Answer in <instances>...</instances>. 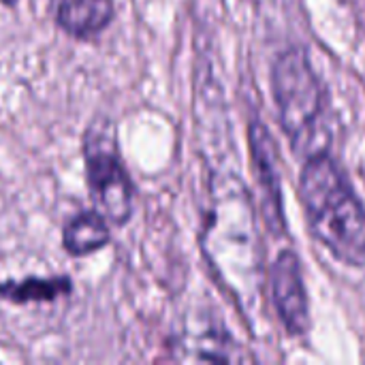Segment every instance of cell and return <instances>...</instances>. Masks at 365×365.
Segmentation results:
<instances>
[{"mask_svg":"<svg viewBox=\"0 0 365 365\" xmlns=\"http://www.w3.org/2000/svg\"><path fill=\"white\" fill-rule=\"evenodd\" d=\"M299 199L312 235L344 265H365V207L327 152L306 158Z\"/></svg>","mask_w":365,"mask_h":365,"instance_id":"6da1fadb","label":"cell"},{"mask_svg":"<svg viewBox=\"0 0 365 365\" xmlns=\"http://www.w3.org/2000/svg\"><path fill=\"white\" fill-rule=\"evenodd\" d=\"M203 252L237 302L255 297L261 276V248L252 201L242 182H220L203 235Z\"/></svg>","mask_w":365,"mask_h":365,"instance_id":"7a4b0ae2","label":"cell"},{"mask_svg":"<svg viewBox=\"0 0 365 365\" xmlns=\"http://www.w3.org/2000/svg\"><path fill=\"white\" fill-rule=\"evenodd\" d=\"M272 90L293 152L302 158L327 152L331 139L329 101L302 47H291L276 60Z\"/></svg>","mask_w":365,"mask_h":365,"instance_id":"3957f363","label":"cell"},{"mask_svg":"<svg viewBox=\"0 0 365 365\" xmlns=\"http://www.w3.org/2000/svg\"><path fill=\"white\" fill-rule=\"evenodd\" d=\"M81 152L94 210L111 225L124 227L133 216L135 184L122 160L115 122L98 113L83 130Z\"/></svg>","mask_w":365,"mask_h":365,"instance_id":"277c9868","label":"cell"},{"mask_svg":"<svg viewBox=\"0 0 365 365\" xmlns=\"http://www.w3.org/2000/svg\"><path fill=\"white\" fill-rule=\"evenodd\" d=\"M272 302L291 336H304L310 329V306L302 276V261L293 250H282L269 269Z\"/></svg>","mask_w":365,"mask_h":365,"instance_id":"5b68a950","label":"cell"},{"mask_svg":"<svg viewBox=\"0 0 365 365\" xmlns=\"http://www.w3.org/2000/svg\"><path fill=\"white\" fill-rule=\"evenodd\" d=\"M250 152L252 165L257 171V182L263 195V212L272 233L280 235L284 229L282 218V197H280V178H278V150L269 130L261 122L250 124Z\"/></svg>","mask_w":365,"mask_h":365,"instance_id":"8992f818","label":"cell"},{"mask_svg":"<svg viewBox=\"0 0 365 365\" xmlns=\"http://www.w3.org/2000/svg\"><path fill=\"white\" fill-rule=\"evenodd\" d=\"M49 11L56 26L79 41L98 36L115 15L113 0H51Z\"/></svg>","mask_w":365,"mask_h":365,"instance_id":"52a82bcc","label":"cell"},{"mask_svg":"<svg viewBox=\"0 0 365 365\" xmlns=\"http://www.w3.org/2000/svg\"><path fill=\"white\" fill-rule=\"evenodd\" d=\"M109 240V225L96 210L79 212L66 222L62 231V246L71 257H86L96 250H103Z\"/></svg>","mask_w":365,"mask_h":365,"instance_id":"ba28073f","label":"cell"},{"mask_svg":"<svg viewBox=\"0 0 365 365\" xmlns=\"http://www.w3.org/2000/svg\"><path fill=\"white\" fill-rule=\"evenodd\" d=\"M73 293V280L68 276H53V278H24L21 282H2L0 284V299L11 304H45L56 302Z\"/></svg>","mask_w":365,"mask_h":365,"instance_id":"9c48e42d","label":"cell"},{"mask_svg":"<svg viewBox=\"0 0 365 365\" xmlns=\"http://www.w3.org/2000/svg\"><path fill=\"white\" fill-rule=\"evenodd\" d=\"M0 2H2L4 6H15V4H17L19 0H0Z\"/></svg>","mask_w":365,"mask_h":365,"instance_id":"30bf717a","label":"cell"}]
</instances>
